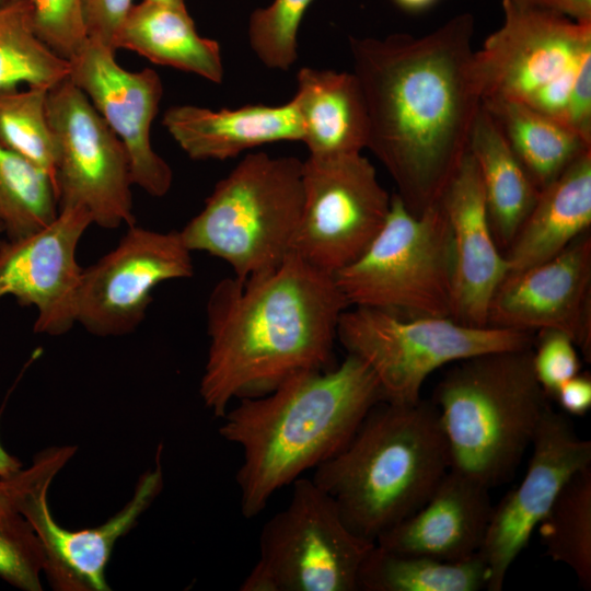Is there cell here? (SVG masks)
Listing matches in <instances>:
<instances>
[{
	"label": "cell",
	"instance_id": "836d02e7",
	"mask_svg": "<svg viewBox=\"0 0 591 591\" xmlns=\"http://www.w3.org/2000/svg\"><path fill=\"white\" fill-rule=\"evenodd\" d=\"M33 27L57 55L70 59L88 39L84 0H28Z\"/></svg>",
	"mask_w": 591,
	"mask_h": 591
},
{
	"label": "cell",
	"instance_id": "ab89813d",
	"mask_svg": "<svg viewBox=\"0 0 591 591\" xmlns=\"http://www.w3.org/2000/svg\"><path fill=\"white\" fill-rule=\"evenodd\" d=\"M407 12H420L433 5L438 0H393Z\"/></svg>",
	"mask_w": 591,
	"mask_h": 591
},
{
	"label": "cell",
	"instance_id": "e0dca14e",
	"mask_svg": "<svg viewBox=\"0 0 591 591\" xmlns=\"http://www.w3.org/2000/svg\"><path fill=\"white\" fill-rule=\"evenodd\" d=\"M69 79L123 142L134 185L153 197L171 189L173 172L152 148L150 129L163 95V84L151 68L124 69L111 47L88 38L69 59Z\"/></svg>",
	"mask_w": 591,
	"mask_h": 591
},
{
	"label": "cell",
	"instance_id": "2e32d148",
	"mask_svg": "<svg viewBox=\"0 0 591 591\" xmlns=\"http://www.w3.org/2000/svg\"><path fill=\"white\" fill-rule=\"evenodd\" d=\"M92 224L85 208L65 205L44 228L1 242L0 300L13 297L20 305L33 306L35 333L60 336L77 324L83 271L77 251Z\"/></svg>",
	"mask_w": 591,
	"mask_h": 591
},
{
	"label": "cell",
	"instance_id": "5bb4252c",
	"mask_svg": "<svg viewBox=\"0 0 591 591\" xmlns=\"http://www.w3.org/2000/svg\"><path fill=\"white\" fill-rule=\"evenodd\" d=\"M127 228L114 248L82 271L77 324L95 336L132 333L144 320L158 286L194 275L192 252L179 231L136 223Z\"/></svg>",
	"mask_w": 591,
	"mask_h": 591
},
{
	"label": "cell",
	"instance_id": "ba28073f",
	"mask_svg": "<svg viewBox=\"0 0 591 591\" xmlns=\"http://www.w3.org/2000/svg\"><path fill=\"white\" fill-rule=\"evenodd\" d=\"M453 278L452 231L441 200L415 216L396 193L368 248L334 274L348 306L405 320L451 317Z\"/></svg>",
	"mask_w": 591,
	"mask_h": 591
},
{
	"label": "cell",
	"instance_id": "7402d4cb",
	"mask_svg": "<svg viewBox=\"0 0 591 591\" xmlns=\"http://www.w3.org/2000/svg\"><path fill=\"white\" fill-rule=\"evenodd\" d=\"M590 227L591 149L540 190L533 208L503 252L509 273L555 256Z\"/></svg>",
	"mask_w": 591,
	"mask_h": 591
},
{
	"label": "cell",
	"instance_id": "d4e9b609",
	"mask_svg": "<svg viewBox=\"0 0 591 591\" xmlns=\"http://www.w3.org/2000/svg\"><path fill=\"white\" fill-rule=\"evenodd\" d=\"M493 235L503 253L533 208L540 189L493 116L480 105L470 139Z\"/></svg>",
	"mask_w": 591,
	"mask_h": 591
},
{
	"label": "cell",
	"instance_id": "7a4b0ae2",
	"mask_svg": "<svg viewBox=\"0 0 591 591\" xmlns=\"http://www.w3.org/2000/svg\"><path fill=\"white\" fill-rule=\"evenodd\" d=\"M347 308L334 275L292 252L263 275L219 280L206 305L209 346L199 385L205 406L222 418L234 399L333 368Z\"/></svg>",
	"mask_w": 591,
	"mask_h": 591
},
{
	"label": "cell",
	"instance_id": "83f0119b",
	"mask_svg": "<svg viewBox=\"0 0 591 591\" xmlns=\"http://www.w3.org/2000/svg\"><path fill=\"white\" fill-rule=\"evenodd\" d=\"M545 553L569 567L591 589V466L577 472L561 488L536 528Z\"/></svg>",
	"mask_w": 591,
	"mask_h": 591
},
{
	"label": "cell",
	"instance_id": "44dd1931",
	"mask_svg": "<svg viewBox=\"0 0 591 591\" xmlns=\"http://www.w3.org/2000/svg\"><path fill=\"white\" fill-rule=\"evenodd\" d=\"M162 124L193 160H225L244 150L277 141H302L297 106L245 105L211 111L195 105L169 107Z\"/></svg>",
	"mask_w": 591,
	"mask_h": 591
},
{
	"label": "cell",
	"instance_id": "7bdbcfd3",
	"mask_svg": "<svg viewBox=\"0 0 591 591\" xmlns=\"http://www.w3.org/2000/svg\"><path fill=\"white\" fill-rule=\"evenodd\" d=\"M4 234V230H3V227L1 225L0 223V244L2 242V235Z\"/></svg>",
	"mask_w": 591,
	"mask_h": 591
},
{
	"label": "cell",
	"instance_id": "d6986e66",
	"mask_svg": "<svg viewBox=\"0 0 591 591\" xmlns=\"http://www.w3.org/2000/svg\"><path fill=\"white\" fill-rule=\"evenodd\" d=\"M440 200L453 239L451 318L487 326L490 300L509 268L493 235L478 169L470 151Z\"/></svg>",
	"mask_w": 591,
	"mask_h": 591
},
{
	"label": "cell",
	"instance_id": "cb8c5ba5",
	"mask_svg": "<svg viewBox=\"0 0 591 591\" xmlns=\"http://www.w3.org/2000/svg\"><path fill=\"white\" fill-rule=\"evenodd\" d=\"M114 49L132 50L153 63L213 83L223 80L219 43L197 33L184 3L143 0L134 4L115 37Z\"/></svg>",
	"mask_w": 591,
	"mask_h": 591
},
{
	"label": "cell",
	"instance_id": "7c38bea8",
	"mask_svg": "<svg viewBox=\"0 0 591 591\" xmlns=\"http://www.w3.org/2000/svg\"><path fill=\"white\" fill-rule=\"evenodd\" d=\"M303 206L291 252L335 274L354 263L383 228L391 196L360 153L303 162Z\"/></svg>",
	"mask_w": 591,
	"mask_h": 591
},
{
	"label": "cell",
	"instance_id": "74e56055",
	"mask_svg": "<svg viewBox=\"0 0 591 591\" xmlns=\"http://www.w3.org/2000/svg\"><path fill=\"white\" fill-rule=\"evenodd\" d=\"M512 3L559 13L577 21H591V0H508Z\"/></svg>",
	"mask_w": 591,
	"mask_h": 591
},
{
	"label": "cell",
	"instance_id": "f35d334b",
	"mask_svg": "<svg viewBox=\"0 0 591 591\" xmlns=\"http://www.w3.org/2000/svg\"><path fill=\"white\" fill-rule=\"evenodd\" d=\"M2 408L0 409V419ZM22 468V463L18 457L9 453L0 441V476L5 477Z\"/></svg>",
	"mask_w": 591,
	"mask_h": 591
},
{
	"label": "cell",
	"instance_id": "1f68e13d",
	"mask_svg": "<svg viewBox=\"0 0 591 591\" xmlns=\"http://www.w3.org/2000/svg\"><path fill=\"white\" fill-rule=\"evenodd\" d=\"M44 565L39 540L0 476V578L24 591H40Z\"/></svg>",
	"mask_w": 591,
	"mask_h": 591
},
{
	"label": "cell",
	"instance_id": "d590c367",
	"mask_svg": "<svg viewBox=\"0 0 591 591\" xmlns=\"http://www.w3.org/2000/svg\"><path fill=\"white\" fill-rule=\"evenodd\" d=\"M132 7V0H84L83 15L88 38L115 50V37Z\"/></svg>",
	"mask_w": 591,
	"mask_h": 591
},
{
	"label": "cell",
	"instance_id": "6da1fadb",
	"mask_svg": "<svg viewBox=\"0 0 591 591\" xmlns=\"http://www.w3.org/2000/svg\"><path fill=\"white\" fill-rule=\"evenodd\" d=\"M474 34V15L462 12L421 36L349 38L368 112L367 148L415 216L440 200L468 153L482 105Z\"/></svg>",
	"mask_w": 591,
	"mask_h": 591
},
{
	"label": "cell",
	"instance_id": "60d3db41",
	"mask_svg": "<svg viewBox=\"0 0 591 591\" xmlns=\"http://www.w3.org/2000/svg\"><path fill=\"white\" fill-rule=\"evenodd\" d=\"M152 2L170 3V4H182L184 0H147Z\"/></svg>",
	"mask_w": 591,
	"mask_h": 591
},
{
	"label": "cell",
	"instance_id": "ffe728a7",
	"mask_svg": "<svg viewBox=\"0 0 591 591\" xmlns=\"http://www.w3.org/2000/svg\"><path fill=\"white\" fill-rule=\"evenodd\" d=\"M489 490L449 470L428 500L381 534L375 544L445 561L471 559L479 553L491 518Z\"/></svg>",
	"mask_w": 591,
	"mask_h": 591
},
{
	"label": "cell",
	"instance_id": "5b68a950",
	"mask_svg": "<svg viewBox=\"0 0 591 591\" xmlns=\"http://www.w3.org/2000/svg\"><path fill=\"white\" fill-rule=\"evenodd\" d=\"M533 347L494 351L451 364L434 387L450 470L487 488L507 483L530 449L546 394Z\"/></svg>",
	"mask_w": 591,
	"mask_h": 591
},
{
	"label": "cell",
	"instance_id": "4316f807",
	"mask_svg": "<svg viewBox=\"0 0 591 591\" xmlns=\"http://www.w3.org/2000/svg\"><path fill=\"white\" fill-rule=\"evenodd\" d=\"M487 567L477 554L463 561L387 551L375 543L367 554L357 591H478L487 589Z\"/></svg>",
	"mask_w": 591,
	"mask_h": 591
},
{
	"label": "cell",
	"instance_id": "9a60e30c",
	"mask_svg": "<svg viewBox=\"0 0 591 591\" xmlns=\"http://www.w3.org/2000/svg\"><path fill=\"white\" fill-rule=\"evenodd\" d=\"M522 480L493 508L478 553L487 567V590L500 591L508 571L565 484L591 466V441L581 438L566 415L545 409L531 443Z\"/></svg>",
	"mask_w": 591,
	"mask_h": 591
},
{
	"label": "cell",
	"instance_id": "f1b7e54d",
	"mask_svg": "<svg viewBox=\"0 0 591 591\" xmlns=\"http://www.w3.org/2000/svg\"><path fill=\"white\" fill-rule=\"evenodd\" d=\"M70 62L36 34L28 0L0 9V91L19 84L53 88L69 77Z\"/></svg>",
	"mask_w": 591,
	"mask_h": 591
},
{
	"label": "cell",
	"instance_id": "30bf717a",
	"mask_svg": "<svg viewBox=\"0 0 591 591\" xmlns=\"http://www.w3.org/2000/svg\"><path fill=\"white\" fill-rule=\"evenodd\" d=\"M285 509L259 535V557L241 591H357L360 567L374 543L346 525L329 496L299 477Z\"/></svg>",
	"mask_w": 591,
	"mask_h": 591
},
{
	"label": "cell",
	"instance_id": "484cf974",
	"mask_svg": "<svg viewBox=\"0 0 591 591\" xmlns=\"http://www.w3.org/2000/svg\"><path fill=\"white\" fill-rule=\"evenodd\" d=\"M482 105L540 190L591 149L578 134L529 106L506 100H486Z\"/></svg>",
	"mask_w": 591,
	"mask_h": 591
},
{
	"label": "cell",
	"instance_id": "4fadbf2b",
	"mask_svg": "<svg viewBox=\"0 0 591 591\" xmlns=\"http://www.w3.org/2000/svg\"><path fill=\"white\" fill-rule=\"evenodd\" d=\"M47 115L57 144L59 207L82 206L103 229L135 224L128 153L69 77L49 89Z\"/></svg>",
	"mask_w": 591,
	"mask_h": 591
},
{
	"label": "cell",
	"instance_id": "8d00e7d4",
	"mask_svg": "<svg viewBox=\"0 0 591 591\" xmlns=\"http://www.w3.org/2000/svg\"><path fill=\"white\" fill-rule=\"evenodd\" d=\"M553 397L561 409L572 416H583L591 409V376L578 373L564 382Z\"/></svg>",
	"mask_w": 591,
	"mask_h": 591
},
{
	"label": "cell",
	"instance_id": "603a6c76",
	"mask_svg": "<svg viewBox=\"0 0 591 591\" xmlns=\"http://www.w3.org/2000/svg\"><path fill=\"white\" fill-rule=\"evenodd\" d=\"M292 100L310 155L360 153L367 148L368 112L354 72L303 67L297 74Z\"/></svg>",
	"mask_w": 591,
	"mask_h": 591
},
{
	"label": "cell",
	"instance_id": "e575fe53",
	"mask_svg": "<svg viewBox=\"0 0 591 591\" xmlns=\"http://www.w3.org/2000/svg\"><path fill=\"white\" fill-rule=\"evenodd\" d=\"M534 373L547 396L580 372L581 363L573 340L559 331L538 332L533 346Z\"/></svg>",
	"mask_w": 591,
	"mask_h": 591
},
{
	"label": "cell",
	"instance_id": "8fae6325",
	"mask_svg": "<svg viewBox=\"0 0 591 591\" xmlns=\"http://www.w3.org/2000/svg\"><path fill=\"white\" fill-rule=\"evenodd\" d=\"M72 445L51 447L38 453L27 468L5 476L18 509L42 545L43 572L58 591H107L105 576L116 542L126 535L163 488L159 445L155 466L138 479L131 499L101 525L82 530L61 526L53 517L47 494L59 471L76 453Z\"/></svg>",
	"mask_w": 591,
	"mask_h": 591
},
{
	"label": "cell",
	"instance_id": "9c48e42d",
	"mask_svg": "<svg viewBox=\"0 0 591 591\" xmlns=\"http://www.w3.org/2000/svg\"><path fill=\"white\" fill-rule=\"evenodd\" d=\"M337 339L374 374L383 398L416 403L426 379L437 369L482 354L532 348L534 334L477 327L451 317L399 318L356 308L345 310Z\"/></svg>",
	"mask_w": 591,
	"mask_h": 591
},
{
	"label": "cell",
	"instance_id": "3957f363",
	"mask_svg": "<svg viewBox=\"0 0 591 591\" xmlns=\"http://www.w3.org/2000/svg\"><path fill=\"white\" fill-rule=\"evenodd\" d=\"M382 401L372 371L348 354L338 366L239 399L223 415L219 433L242 450L235 475L242 515L255 518L276 491L338 453Z\"/></svg>",
	"mask_w": 591,
	"mask_h": 591
},
{
	"label": "cell",
	"instance_id": "d6a6232c",
	"mask_svg": "<svg viewBox=\"0 0 591 591\" xmlns=\"http://www.w3.org/2000/svg\"><path fill=\"white\" fill-rule=\"evenodd\" d=\"M312 1L274 0L251 14L250 44L267 68L286 71L296 62L299 26Z\"/></svg>",
	"mask_w": 591,
	"mask_h": 591
},
{
	"label": "cell",
	"instance_id": "f546056e",
	"mask_svg": "<svg viewBox=\"0 0 591 591\" xmlns=\"http://www.w3.org/2000/svg\"><path fill=\"white\" fill-rule=\"evenodd\" d=\"M59 199L50 176L0 143V223L7 239H19L50 223Z\"/></svg>",
	"mask_w": 591,
	"mask_h": 591
},
{
	"label": "cell",
	"instance_id": "52a82bcc",
	"mask_svg": "<svg viewBox=\"0 0 591 591\" xmlns=\"http://www.w3.org/2000/svg\"><path fill=\"white\" fill-rule=\"evenodd\" d=\"M303 162L294 157L247 154L179 231L185 245L229 264L248 279L291 253L303 206Z\"/></svg>",
	"mask_w": 591,
	"mask_h": 591
},
{
	"label": "cell",
	"instance_id": "277c9868",
	"mask_svg": "<svg viewBox=\"0 0 591 591\" xmlns=\"http://www.w3.org/2000/svg\"><path fill=\"white\" fill-rule=\"evenodd\" d=\"M449 470L448 442L433 403L382 401L311 479L332 498L351 532L375 543L419 509Z\"/></svg>",
	"mask_w": 591,
	"mask_h": 591
},
{
	"label": "cell",
	"instance_id": "ac0fdd59",
	"mask_svg": "<svg viewBox=\"0 0 591 591\" xmlns=\"http://www.w3.org/2000/svg\"><path fill=\"white\" fill-rule=\"evenodd\" d=\"M487 326L534 334H567L591 359V233L579 235L555 256L509 273L488 308Z\"/></svg>",
	"mask_w": 591,
	"mask_h": 591
},
{
	"label": "cell",
	"instance_id": "4dcf8cb0",
	"mask_svg": "<svg viewBox=\"0 0 591 591\" xmlns=\"http://www.w3.org/2000/svg\"><path fill=\"white\" fill-rule=\"evenodd\" d=\"M48 91L40 85L0 91V143L45 171L55 184L57 144L47 115Z\"/></svg>",
	"mask_w": 591,
	"mask_h": 591
},
{
	"label": "cell",
	"instance_id": "8992f818",
	"mask_svg": "<svg viewBox=\"0 0 591 591\" xmlns=\"http://www.w3.org/2000/svg\"><path fill=\"white\" fill-rule=\"evenodd\" d=\"M501 5V25L473 55L480 101L523 104L591 142V21Z\"/></svg>",
	"mask_w": 591,
	"mask_h": 591
},
{
	"label": "cell",
	"instance_id": "b9f144b4",
	"mask_svg": "<svg viewBox=\"0 0 591 591\" xmlns=\"http://www.w3.org/2000/svg\"><path fill=\"white\" fill-rule=\"evenodd\" d=\"M21 0H0V9L7 8L11 4H14Z\"/></svg>",
	"mask_w": 591,
	"mask_h": 591
}]
</instances>
